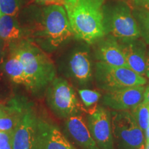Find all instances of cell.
<instances>
[{
	"mask_svg": "<svg viewBox=\"0 0 149 149\" xmlns=\"http://www.w3.org/2000/svg\"><path fill=\"white\" fill-rule=\"evenodd\" d=\"M105 0H66L64 7L73 35L87 44H94L106 35L103 6Z\"/></svg>",
	"mask_w": 149,
	"mask_h": 149,
	"instance_id": "1",
	"label": "cell"
},
{
	"mask_svg": "<svg viewBox=\"0 0 149 149\" xmlns=\"http://www.w3.org/2000/svg\"><path fill=\"white\" fill-rule=\"evenodd\" d=\"M14 50L23 64L28 88L33 92H38L55 79L56 70L53 62L35 44L22 42Z\"/></svg>",
	"mask_w": 149,
	"mask_h": 149,
	"instance_id": "2",
	"label": "cell"
},
{
	"mask_svg": "<svg viewBox=\"0 0 149 149\" xmlns=\"http://www.w3.org/2000/svg\"><path fill=\"white\" fill-rule=\"evenodd\" d=\"M104 26L106 35L117 40L139 38L140 32L129 3L124 0H111L103 6Z\"/></svg>",
	"mask_w": 149,
	"mask_h": 149,
	"instance_id": "3",
	"label": "cell"
},
{
	"mask_svg": "<svg viewBox=\"0 0 149 149\" xmlns=\"http://www.w3.org/2000/svg\"><path fill=\"white\" fill-rule=\"evenodd\" d=\"M111 124L115 149H139L144 144V131L129 111L112 112Z\"/></svg>",
	"mask_w": 149,
	"mask_h": 149,
	"instance_id": "4",
	"label": "cell"
},
{
	"mask_svg": "<svg viewBox=\"0 0 149 149\" xmlns=\"http://www.w3.org/2000/svg\"><path fill=\"white\" fill-rule=\"evenodd\" d=\"M46 100L53 113L61 118L80 115V111H85L81 107L74 89L63 78H55L51 81L47 88Z\"/></svg>",
	"mask_w": 149,
	"mask_h": 149,
	"instance_id": "5",
	"label": "cell"
},
{
	"mask_svg": "<svg viewBox=\"0 0 149 149\" xmlns=\"http://www.w3.org/2000/svg\"><path fill=\"white\" fill-rule=\"evenodd\" d=\"M40 13V25L44 36L52 46H60L73 35L63 6H45Z\"/></svg>",
	"mask_w": 149,
	"mask_h": 149,
	"instance_id": "6",
	"label": "cell"
},
{
	"mask_svg": "<svg viewBox=\"0 0 149 149\" xmlns=\"http://www.w3.org/2000/svg\"><path fill=\"white\" fill-rule=\"evenodd\" d=\"M95 77L97 85L108 91L134 86H144L147 80L129 68L115 66L98 61L95 64Z\"/></svg>",
	"mask_w": 149,
	"mask_h": 149,
	"instance_id": "7",
	"label": "cell"
},
{
	"mask_svg": "<svg viewBox=\"0 0 149 149\" xmlns=\"http://www.w3.org/2000/svg\"><path fill=\"white\" fill-rule=\"evenodd\" d=\"M37 121L32 109L25 107L13 130L12 149H39Z\"/></svg>",
	"mask_w": 149,
	"mask_h": 149,
	"instance_id": "8",
	"label": "cell"
},
{
	"mask_svg": "<svg viewBox=\"0 0 149 149\" xmlns=\"http://www.w3.org/2000/svg\"><path fill=\"white\" fill-rule=\"evenodd\" d=\"M89 130L99 149H115L111 124V113L104 107H97L89 114Z\"/></svg>",
	"mask_w": 149,
	"mask_h": 149,
	"instance_id": "9",
	"label": "cell"
},
{
	"mask_svg": "<svg viewBox=\"0 0 149 149\" xmlns=\"http://www.w3.org/2000/svg\"><path fill=\"white\" fill-rule=\"evenodd\" d=\"M144 91V86H134L106 91L102 103L115 111H130L143 102Z\"/></svg>",
	"mask_w": 149,
	"mask_h": 149,
	"instance_id": "10",
	"label": "cell"
},
{
	"mask_svg": "<svg viewBox=\"0 0 149 149\" xmlns=\"http://www.w3.org/2000/svg\"><path fill=\"white\" fill-rule=\"evenodd\" d=\"M128 68L141 75H145L146 66V44L143 39L118 40Z\"/></svg>",
	"mask_w": 149,
	"mask_h": 149,
	"instance_id": "11",
	"label": "cell"
},
{
	"mask_svg": "<svg viewBox=\"0 0 149 149\" xmlns=\"http://www.w3.org/2000/svg\"><path fill=\"white\" fill-rule=\"evenodd\" d=\"M39 149H77L57 126L42 119L37 121Z\"/></svg>",
	"mask_w": 149,
	"mask_h": 149,
	"instance_id": "12",
	"label": "cell"
},
{
	"mask_svg": "<svg viewBox=\"0 0 149 149\" xmlns=\"http://www.w3.org/2000/svg\"><path fill=\"white\" fill-rule=\"evenodd\" d=\"M95 43V54L99 61L112 66L128 68L122 48L116 38L106 35Z\"/></svg>",
	"mask_w": 149,
	"mask_h": 149,
	"instance_id": "13",
	"label": "cell"
},
{
	"mask_svg": "<svg viewBox=\"0 0 149 149\" xmlns=\"http://www.w3.org/2000/svg\"><path fill=\"white\" fill-rule=\"evenodd\" d=\"M65 126L68 135L81 148L99 149L91 135L88 124L81 115L66 118Z\"/></svg>",
	"mask_w": 149,
	"mask_h": 149,
	"instance_id": "14",
	"label": "cell"
},
{
	"mask_svg": "<svg viewBox=\"0 0 149 149\" xmlns=\"http://www.w3.org/2000/svg\"><path fill=\"white\" fill-rule=\"evenodd\" d=\"M70 72L78 82L86 84L92 78V65L89 51L80 47L72 52L68 61Z\"/></svg>",
	"mask_w": 149,
	"mask_h": 149,
	"instance_id": "15",
	"label": "cell"
},
{
	"mask_svg": "<svg viewBox=\"0 0 149 149\" xmlns=\"http://www.w3.org/2000/svg\"><path fill=\"white\" fill-rule=\"evenodd\" d=\"M5 71L13 81L19 84H26L23 64L17 52L13 50L4 66Z\"/></svg>",
	"mask_w": 149,
	"mask_h": 149,
	"instance_id": "16",
	"label": "cell"
},
{
	"mask_svg": "<svg viewBox=\"0 0 149 149\" xmlns=\"http://www.w3.org/2000/svg\"><path fill=\"white\" fill-rule=\"evenodd\" d=\"M20 35L21 31L15 17L1 15L0 17V38L8 42L17 40Z\"/></svg>",
	"mask_w": 149,
	"mask_h": 149,
	"instance_id": "17",
	"label": "cell"
},
{
	"mask_svg": "<svg viewBox=\"0 0 149 149\" xmlns=\"http://www.w3.org/2000/svg\"><path fill=\"white\" fill-rule=\"evenodd\" d=\"M133 15L138 26L141 37L149 45V11L139 8H132Z\"/></svg>",
	"mask_w": 149,
	"mask_h": 149,
	"instance_id": "18",
	"label": "cell"
},
{
	"mask_svg": "<svg viewBox=\"0 0 149 149\" xmlns=\"http://www.w3.org/2000/svg\"><path fill=\"white\" fill-rule=\"evenodd\" d=\"M79 95L89 114L96 111L97 102L102 96L101 93L91 89H81L79 91Z\"/></svg>",
	"mask_w": 149,
	"mask_h": 149,
	"instance_id": "19",
	"label": "cell"
},
{
	"mask_svg": "<svg viewBox=\"0 0 149 149\" xmlns=\"http://www.w3.org/2000/svg\"><path fill=\"white\" fill-rule=\"evenodd\" d=\"M139 127L145 131L149 126V105L144 102H141L139 105L130 110Z\"/></svg>",
	"mask_w": 149,
	"mask_h": 149,
	"instance_id": "20",
	"label": "cell"
},
{
	"mask_svg": "<svg viewBox=\"0 0 149 149\" xmlns=\"http://www.w3.org/2000/svg\"><path fill=\"white\" fill-rule=\"evenodd\" d=\"M24 108L25 107L20 111L14 112L11 114L0 117V131L14 130L18 124Z\"/></svg>",
	"mask_w": 149,
	"mask_h": 149,
	"instance_id": "21",
	"label": "cell"
},
{
	"mask_svg": "<svg viewBox=\"0 0 149 149\" xmlns=\"http://www.w3.org/2000/svg\"><path fill=\"white\" fill-rule=\"evenodd\" d=\"M23 0H0L1 15L15 17L22 6Z\"/></svg>",
	"mask_w": 149,
	"mask_h": 149,
	"instance_id": "22",
	"label": "cell"
},
{
	"mask_svg": "<svg viewBox=\"0 0 149 149\" xmlns=\"http://www.w3.org/2000/svg\"><path fill=\"white\" fill-rule=\"evenodd\" d=\"M24 107L19 105V104L15 103L10 105H5V104L0 103V117L5 116V115L11 114L14 112L20 111Z\"/></svg>",
	"mask_w": 149,
	"mask_h": 149,
	"instance_id": "23",
	"label": "cell"
},
{
	"mask_svg": "<svg viewBox=\"0 0 149 149\" xmlns=\"http://www.w3.org/2000/svg\"><path fill=\"white\" fill-rule=\"evenodd\" d=\"M132 8H139L149 11V0H129Z\"/></svg>",
	"mask_w": 149,
	"mask_h": 149,
	"instance_id": "24",
	"label": "cell"
},
{
	"mask_svg": "<svg viewBox=\"0 0 149 149\" xmlns=\"http://www.w3.org/2000/svg\"><path fill=\"white\" fill-rule=\"evenodd\" d=\"M13 134V130L12 131H0V148L6 146L12 141Z\"/></svg>",
	"mask_w": 149,
	"mask_h": 149,
	"instance_id": "25",
	"label": "cell"
},
{
	"mask_svg": "<svg viewBox=\"0 0 149 149\" xmlns=\"http://www.w3.org/2000/svg\"><path fill=\"white\" fill-rule=\"evenodd\" d=\"M38 4L44 6H51V5H59L64 6V3L66 0H32Z\"/></svg>",
	"mask_w": 149,
	"mask_h": 149,
	"instance_id": "26",
	"label": "cell"
},
{
	"mask_svg": "<svg viewBox=\"0 0 149 149\" xmlns=\"http://www.w3.org/2000/svg\"><path fill=\"white\" fill-rule=\"evenodd\" d=\"M5 41L0 38V64L3 62L5 57Z\"/></svg>",
	"mask_w": 149,
	"mask_h": 149,
	"instance_id": "27",
	"label": "cell"
},
{
	"mask_svg": "<svg viewBox=\"0 0 149 149\" xmlns=\"http://www.w3.org/2000/svg\"><path fill=\"white\" fill-rule=\"evenodd\" d=\"M143 102L146 103L149 105V85L145 88L144 93V99H143Z\"/></svg>",
	"mask_w": 149,
	"mask_h": 149,
	"instance_id": "28",
	"label": "cell"
},
{
	"mask_svg": "<svg viewBox=\"0 0 149 149\" xmlns=\"http://www.w3.org/2000/svg\"><path fill=\"white\" fill-rule=\"evenodd\" d=\"M145 75L149 79V48L147 51V58H146V72Z\"/></svg>",
	"mask_w": 149,
	"mask_h": 149,
	"instance_id": "29",
	"label": "cell"
},
{
	"mask_svg": "<svg viewBox=\"0 0 149 149\" xmlns=\"http://www.w3.org/2000/svg\"><path fill=\"white\" fill-rule=\"evenodd\" d=\"M0 149H12V141L10 143H8V144L6 145V146L0 148Z\"/></svg>",
	"mask_w": 149,
	"mask_h": 149,
	"instance_id": "30",
	"label": "cell"
},
{
	"mask_svg": "<svg viewBox=\"0 0 149 149\" xmlns=\"http://www.w3.org/2000/svg\"><path fill=\"white\" fill-rule=\"evenodd\" d=\"M145 134H146V141H149V126L145 130Z\"/></svg>",
	"mask_w": 149,
	"mask_h": 149,
	"instance_id": "31",
	"label": "cell"
},
{
	"mask_svg": "<svg viewBox=\"0 0 149 149\" xmlns=\"http://www.w3.org/2000/svg\"><path fill=\"white\" fill-rule=\"evenodd\" d=\"M146 149H149V141H146Z\"/></svg>",
	"mask_w": 149,
	"mask_h": 149,
	"instance_id": "32",
	"label": "cell"
},
{
	"mask_svg": "<svg viewBox=\"0 0 149 149\" xmlns=\"http://www.w3.org/2000/svg\"><path fill=\"white\" fill-rule=\"evenodd\" d=\"M139 149H146V146L144 144H143Z\"/></svg>",
	"mask_w": 149,
	"mask_h": 149,
	"instance_id": "33",
	"label": "cell"
},
{
	"mask_svg": "<svg viewBox=\"0 0 149 149\" xmlns=\"http://www.w3.org/2000/svg\"><path fill=\"white\" fill-rule=\"evenodd\" d=\"M1 11H0V17H1Z\"/></svg>",
	"mask_w": 149,
	"mask_h": 149,
	"instance_id": "34",
	"label": "cell"
}]
</instances>
